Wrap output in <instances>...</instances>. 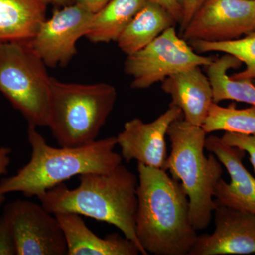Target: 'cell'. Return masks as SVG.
<instances>
[{"instance_id": "cell-1", "label": "cell", "mask_w": 255, "mask_h": 255, "mask_svg": "<svg viewBox=\"0 0 255 255\" xmlns=\"http://www.w3.org/2000/svg\"><path fill=\"white\" fill-rule=\"evenodd\" d=\"M135 231L147 254L189 255L197 233L182 183L163 169L137 162Z\"/></svg>"}, {"instance_id": "cell-2", "label": "cell", "mask_w": 255, "mask_h": 255, "mask_svg": "<svg viewBox=\"0 0 255 255\" xmlns=\"http://www.w3.org/2000/svg\"><path fill=\"white\" fill-rule=\"evenodd\" d=\"M80 184L69 189L62 183L37 196L50 214L73 213L113 225L147 255L137 239L135 217L138 178L122 164L107 172L79 176Z\"/></svg>"}, {"instance_id": "cell-3", "label": "cell", "mask_w": 255, "mask_h": 255, "mask_svg": "<svg viewBox=\"0 0 255 255\" xmlns=\"http://www.w3.org/2000/svg\"><path fill=\"white\" fill-rule=\"evenodd\" d=\"M27 135L31 159L17 173L0 182V194L21 192L27 197L38 196L74 176L112 170L123 159L114 151L117 137L81 147L56 148L47 143L35 126L28 125Z\"/></svg>"}, {"instance_id": "cell-4", "label": "cell", "mask_w": 255, "mask_h": 255, "mask_svg": "<svg viewBox=\"0 0 255 255\" xmlns=\"http://www.w3.org/2000/svg\"><path fill=\"white\" fill-rule=\"evenodd\" d=\"M171 143L164 170L182 183L190 204L191 223L196 231L209 227L217 204L214 189L222 178L223 164L213 153L206 157V132L183 117L169 126L167 133Z\"/></svg>"}, {"instance_id": "cell-5", "label": "cell", "mask_w": 255, "mask_h": 255, "mask_svg": "<svg viewBox=\"0 0 255 255\" xmlns=\"http://www.w3.org/2000/svg\"><path fill=\"white\" fill-rule=\"evenodd\" d=\"M117 90L107 83H66L50 78L48 127L61 147L87 145L97 140L112 113Z\"/></svg>"}, {"instance_id": "cell-6", "label": "cell", "mask_w": 255, "mask_h": 255, "mask_svg": "<svg viewBox=\"0 0 255 255\" xmlns=\"http://www.w3.org/2000/svg\"><path fill=\"white\" fill-rule=\"evenodd\" d=\"M30 40L0 42V92L28 125L48 127L50 78Z\"/></svg>"}, {"instance_id": "cell-7", "label": "cell", "mask_w": 255, "mask_h": 255, "mask_svg": "<svg viewBox=\"0 0 255 255\" xmlns=\"http://www.w3.org/2000/svg\"><path fill=\"white\" fill-rule=\"evenodd\" d=\"M214 60L196 52L184 38L178 36L173 26L141 50L128 55L124 72L132 78V88L142 90L179 72L208 66Z\"/></svg>"}, {"instance_id": "cell-8", "label": "cell", "mask_w": 255, "mask_h": 255, "mask_svg": "<svg viewBox=\"0 0 255 255\" xmlns=\"http://www.w3.org/2000/svg\"><path fill=\"white\" fill-rule=\"evenodd\" d=\"M3 214L12 229L16 255L68 254L59 221L41 204L18 199L6 204Z\"/></svg>"}, {"instance_id": "cell-9", "label": "cell", "mask_w": 255, "mask_h": 255, "mask_svg": "<svg viewBox=\"0 0 255 255\" xmlns=\"http://www.w3.org/2000/svg\"><path fill=\"white\" fill-rule=\"evenodd\" d=\"M94 13L79 3L56 10L40 25L30 43L46 66H66L77 53L76 43L86 36Z\"/></svg>"}, {"instance_id": "cell-10", "label": "cell", "mask_w": 255, "mask_h": 255, "mask_svg": "<svg viewBox=\"0 0 255 255\" xmlns=\"http://www.w3.org/2000/svg\"><path fill=\"white\" fill-rule=\"evenodd\" d=\"M255 31V0H207L182 32L186 41L238 39Z\"/></svg>"}, {"instance_id": "cell-11", "label": "cell", "mask_w": 255, "mask_h": 255, "mask_svg": "<svg viewBox=\"0 0 255 255\" xmlns=\"http://www.w3.org/2000/svg\"><path fill=\"white\" fill-rule=\"evenodd\" d=\"M183 117L182 111L170 103L168 110L149 123L138 118L127 122L117 136L122 158L127 163L136 160L149 167L164 169L167 158V130L174 121Z\"/></svg>"}, {"instance_id": "cell-12", "label": "cell", "mask_w": 255, "mask_h": 255, "mask_svg": "<svg viewBox=\"0 0 255 255\" xmlns=\"http://www.w3.org/2000/svg\"><path fill=\"white\" fill-rule=\"evenodd\" d=\"M215 229L198 236L189 255L255 254V214L218 205Z\"/></svg>"}, {"instance_id": "cell-13", "label": "cell", "mask_w": 255, "mask_h": 255, "mask_svg": "<svg viewBox=\"0 0 255 255\" xmlns=\"http://www.w3.org/2000/svg\"><path fill=\"white\" fill-rule=\"evenodd\" d=\"M205 148L219 159L231 177L230 183L221 178L216 184V204L255 214V178L243 165L246 152L214 135L206 137Z\"/></svg>"}, {"instance_id": "cell-14", "label": "cell", "mask_w": 255, "mask_h": 255, "mask_svg": "<svg viewBox=\"0 0 255 255\" xmlns=\"http://www.w3.org/2000/svg\"><path fill=\"white\" fill-rule=\"evenodd\" d=\"M161 88L170 95L171 104L182 111L184 120L202 127L214 102V93L209 78L200 67L170 75L162 82Z\"/></svg>"}, {"instance_id": "cell-15", "label": "cell", "mask_w": 255, "mask_h": 255, "mask_svg": "<svg viewBox=\"0 0 255 255\" xmlns=\"http://www.w3.org/2000/svg\"><path fill=\"white\" fill-rule=\"evenodd\" d=\"M63 229L68 255H138L136 245L118 233L101 238L87 227L80 215L73 213L54 214Z\"/></svg>"}, {"instance_id": "cell-16", "label": "cell", "mask_w": 255, "mask_h": 255, "mask_svg": "<svg viewBox=\"0 0 255 255\" xmlns=\"http://www.w3.org/2000/svg\"><path fill=\"white\" fill-rule=\"evenodd\" d=\"M46 11L39 0H0V42L32 39Z\"/></svg>"}, {"instance_id": "cell-17", "label": "cell", "mask_w": 255, "mask_h": 255, "mask_svg": "<svg viewBox=\"0 0 255 255\" xmlns=\"http://www.w3.org/2000/svg\"><path fill=\"white\" fill-rule=\"evenodd\" d=\"M176 23L162 6L148 1L121 33L117 44L125 54H132L147 46Z\"/></svg>"}, {"instance_id": "cell-18", "label": "cell", "mask_w": 255, "mask_h": 255, "mask_svg": "<svg viewBox=\"0 0 255 255\" xmlns=\"http://www.w3.org/2000/svg\"><path fill=\"white\" fill-rule=\"evenodd\" d=\"M148 0H111L94 14L86 37L92 43L117 42L121 33Z\"/></svg>"}, {"instance_id": "cell-19", "label": "cell", "mask_w": 255, "mask_h": 255, "mask_svg": "<svg viewBox=\"0 0 255 255\" xmlns=\"http://www.w3.org/2000/svg\"><path fill=\"white\" fill-rule=\"evenodd\" d=\"M241 64L236 57L224 54L206 66V75L212 86L215 103L233 100L255 107V85L253 80H236L228 75L230 69L237 68Z\"/></svg>"}, {"instance_id": "cell-20", "label": "cell", "mask_w": 255, "mask_h": 255, "mask_svg": "<svg viewBox=\"0 0 255 255\" xmlns=\"http://www.w3.org/2000/svg\"><path fill=\"white\" fill-rule=\"evenodd\" d=\"M201 127L206 134L223 130L253 135L255 134V107L239 110L235 104L223 107L213 102Z\"/></svg>"}, {"instance_id": "cell-21", "label": "cell", "mask_w": 255, "mask_h": 255, "mask_svg": "<svg viewBox=\"0 0 255 255\" xmlns=\"http://www.w3.org/2000/svg\"><path fill=\"white\" fill-rule=\"evenodd\" d=\"M191 46L198 53L219 52L233 55L238 58L246 68L234 74L231 78L236 80H255V31L243 38L227 41L191 42Z\"/></svg>"}, {"instance_id": "cell-22", "label": "cell", "mask_w": 255, "mask_h": 255, "mask_svg": "<svg viewBox=\"0 0 255 255\" xmlns=\"http://www.w3.org/2000/svg\"><path fill=\"white\" fill-rule=\"evenodd\" d=\"M221 139L228 145L237 147L247 152L255 172V134L246 135L226 132Z\"/></svg>"}, {"instance_id": "cell-23", "label": "cell", "mask_w": 255, "mask_h": 255, "mask_svg": "<svg viewBox=\"0 0 255 255\" xmlns=\"http://www.w3.org/2000/svg\"><path fill=\"white\" fill-rule=\"evenodd\" d=\"M16 255L12 229L4 214L0 216V255Z\"/></svg>"}, {"instance_id": "cell-24", "label": "cell", "mask_w": 255, "mask_h": 255, "mask_svg": "<svg viewBox=\"0 0 255 255\" xmlns=\"http://www.w3.org/2000/svg\"><path fill=\"white\" fill-rule=\"evenodd\" d=\"M207 0H179L181 10H182V18L180 23L181 33L187 27L188 23L196 14V11L200 9Z\"/></svg>"}, {"instance_id": "cell-25", "label": "cell", "mask_w": 255, "mask_h": 255, "mask_svg": "<svg viewBox=\"0 0 255 255\" xmlns=\"http://www.w3.org/2000/svg\"><path fill=\"white\" fill-rule=\"evenodd\" d=\"M148 1L162 6L173 17L176 22L180 23L181 18H182V10H181L179 0H148Z\"/></svg>"}, {"instance_id": "cell-26", "label": "cell", "mask_w": 255, "mask_h": 255, "mask_svg": "<svg viewBox=\"0 0 255 255\" xmlns=\"http://www.w3.org/2000/svg\"><path fill=\"white\" fill-rule=\"evenodd\" d=\"M111 0H75V2L82 4L94 14L102 9Z\"/></svg>"}, {"instance_id": "cell-27", "label": "cell", "mask_w": 255, "mask_h": 255, "mask_svg": "<svg viewBox=\"0 0 255 255\" xmlns=\"http://www.w3.org/2000/svg\"><path fill=\"white\" fill-rule=\"evenodd\" d=\"M11 149L8 147H0V177L7 172L10 164Z\"/></svg>"}, {"instance_id": "cell-28", "label": "cell", "mask_w": 255, "mask_h": 255, "mask_svg": "<svg viewBox=\"0 0 255 255\" xmlns=\"http://www.w3.org/2000/svg\"><path fill=\"white\" fill-rule=\"evenodd\" d=\"M39 1L46 5L48 4L67 5L70 4L72 1H75V0H39Z\"/></svg>"}, {"instance_id": "cell-29", "label": "cell", "mask_w": 255, "mask_h": 255, "mask_svg": "<svg viewBox=\"0 0 255 255\" xmlns=\"http://www.w3.org/2000/svg\"><path fill=\"white\" fill-rule=\"evenodd\" d=\"M5 199H6V198H5V195H3V194H0V206H1V204L4 203Z\"/></svg>"}]
</instances>
